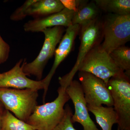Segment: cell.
<instances>
[{"instance_id": "4", "label": "cell", "mask_w": 130, "mask_h": 130, "mask_svg": "<svg viewBox=\"0 0 130 130\" xmlns=\"http://www.w3.org/2000/svg\"><path fill=\"white\" fill-rule=\"evenodd\" d=\"M108 87L112 98L114 109L120 130H130V76L124 74L111 78Z\"/></svg>"}, {"instance_id": "3", "label": "cell", "mask_w": 130, "mask_h": 130, "mask_svg": "<svg viewBox=\"0 0 130 130\" xmlns=\"http://www.w3.org/2000/svg\"><path fill=\"white\" fill-rule=\"evenodd\" d=\"M38 96V91L31 89L0 88V102L3 107L26 123L37 106Z\"/></svg>"}, {"instance_id": "10", "label": "cell", "mask_w": 130, "mask_h": 130, "mask_svg": "<svg viewBox=\"0 0 130 130\" xmlns=\"http://www.w3.org/2000/svg\"><path fill=\"white\" fill-rule=\"evenodd\" d=\"M23 60L21 59L11 70L0 73V88L30 89L38 91L44 89V85L42 79L35 81L27 77L23 71Z\"/></svg>"}, {"instance_id": "14", "label": "cell", "mask_w": 130, "mask_h": 130, "mask_svg": "<svg viewBox=\"0 0 130 130\" xmlns=\"http://www.w3.org/2000/svg\"><path fill=\"white\" fill-rule=\"evenodd\" d=\"M100 12L94 2L83 0L77 11L74 12L72 24L81 26L88 23L100 18Z\"/></svg>"}, {"instance_id": "18", "label": "cell", "mask_w": 130, "mask_h": 130, "mask_svg": "<svg viewBox=\"0 0 130 130\" xmlns=\"http://www.w3.org/2000/svg\"><path fill=\"white\" fill-rule=\"evenodd\" d=\"M1 130H36L31 126L13 116L9 111L4 109Z\"/></svg>"}, {"instance_id": "1", "label": "cell", "mask_w": 130, "mask_h": 130, "mask_svg": "<svg viewBox=\"0 0 130 130\" xmlns=\"http://www.w3.org/2000/svg\"><path fill=\"white\" fill-rule=\"evenodd\" d=\"M73 80L66 76L59 78L58 96L52 102L37 106L26 123L36 130H53L63 119L65 104L70 100L66 91Z\"/></svg>"}, {"instance_id": "22", "label": "cell", "mask_w": 130, "mask_h": 130, "mask_svg": "<svg viewBox=\"0 0 130 130\" xmlns=\"http://www.w3.org/2000/svg\"><path fill=\"white\" fill-rule=\"evenodd\" d=\"M60 1L65 8L75 12L77 11L83 0H60Z\"/></svg>"}, {"instance_id": "24", "label": "cell", "mask_w": 130, "mask_h": 130, "mask_svg": "<svg viewBox=\"0 0 130 130\" xmlns=\"http://www.w3.org/2000/svg\"><path fill=\"white\" fill-rule=\"evenodd\" d=\"M0 107H3V105H2V103H1V102H0Z\"/></svg>"}, {"instance_id": "11", "label": "cell", "mask_w": 130, "mask_h": 130, "mask_svg": "<svg viewBox=\"0 0 130 130\" xmlns=\"http://www.w3.org/2000/svg\"><path fill=\"white\" fill-rule=\"evenodd\" d=\"M80 25H72L67 28L66 32L59 43V46L55 52V59L53 66L46 77L42 79L44 85L43 101L48 89L51 79L55 73L56 69L61 63L67 58L72 50L74 41L79 33Z\"/></svg>"}, {"instance_id": "2", "label": "cell", "mask_w": 130, "mask_h": 130, "mask_svg": "<svg viewBox=\"0 0 130 130\" xmlns=\"http://www.w3.org/2000/svg\"><path fill=\"white\" fill-rule=\"evenodd\" d=\"M102 21V50L109 54L125 45L130 41V14L118 15L108 13Z\"/></svg>"}, {"instance_id": "9", "label": "cell", "mask_w": 130, "mask_h": 130, "mask_svg": "<svg viewBox=\"0 0 130 130\" xmlns=\"http://www.w3.org/2000/svg\"><path fill=\"white\" fill-rule=\"evenodd\" d=\"M66 91L73 103L75 112L72 117V122L81 124L84 130H100L90 116L83 91L79 81L73 80Z\"/></svg>"}, {"instance_id": "6", "label": "cell", "mask_w": 130, "mask_h": 130, "mask_svg": "<svg viewBox=\"0 0 130 130\" xmlns=\"http://www.w3.org/2000/svg\"><path fill=\"white\" fill-rule=\"evenodd\" d=\"M100 45L89 51L79 65L78 71L91 73L108 85L111 78L121 76L125 72L115 64L109 54L101 49Z\"/></svg>"}, {"instance_id": "25", "label": "cell", "mask_w": 130, "mask_h": 130, "mask_svg": "<svg viewBox=\"0 0 130 130\" xmlns=\"http://www.w3.org/2000/svg\"><path fill=\"white\" fill-rule=\"evenodd\" d=\"M117 130H120V128H119L118 127V129H117Z\"/></svg>"}, {"instance_id": "19", "label": "cell", "mask_w": 130, "mask_h": 130, "mask_svg": "<svg viewBox=\"0 0 130 130\" xmlns=\"http://www.w3.org/2000/svg\"><path fill=\"white\" fill-rule=\"evenodd\" d=\"M64 113L63 119L58 125L53 130H76L73 126L72 122L73 111L68 105L64 108Z\"/></svg>"}, {"instance_id": "20", "label": "cell", "mask_w": 130, "mask_h": 130, "mask_svg": "<svg viewBox=\"0 0 130 130\" xmlns=\"http://www.w3.org/2000/svg\"><path fill=\"white\" fill-rule=\"evenodd\" d=\"M37 0H28L26 1L23 5L18 8L12 13L10 19L13 21H18L22 20L28 16V9L31 6L35 3Z\"/></svg>"}, {"instance_id": "7", "label": "cell", "mask_w": 130, "mask_h": 130, "mask_svg": "<svg viewBox=\"0 0 130 130\" xmlns=\"http://www.w3.org/2000/svg\"><path fill=\"white\" fill-rule=\"evenodd\" d=\"M79 83L87 106L113 107V102L107 85L102 79L89 73L79 72Z\"/></svg>"}, {"instance_id": "23", "label": "cell", "mask_w": 130, "mask_h": 130, "mask_svg": "<svg viewBox=\"0 0 130 130\" xmlns=\"http://www.w3.org/2000/svg\"><path fill=\"white\" fill-rule=\"evenodd\" d=\"M4 107H0V130L1 128L2 120L3 111H4Z\"/></svg>"}, {"instance_id": "8", "label": "cell", "mask_w": 130, "mask_h": 130, "mask_svg": "<svg viewBox=\"0 0 130 130\" xmlns=\"http://www.w3.org/2000/svg\"><path fill=\"white\" fill-rule=\"evenodd\" d=\"M80 45L76 61L70 72L75 75L79 65L89 51L100 45L103 41L102 21L100 18L80 26Z\"/></svg>"}, {"instance_id": "21", "label": "cell", "mask_w": 130, "mask_h": 130, "mask_svg": "<svg viewBox=\"0 0 130 130\" xmlns=\"http://www.w3.org/2000/svg\"><path fill=\"white\" fill-rule=\"evenodd\" d=\"M10 51V46L0 35V64H3L7 61L9 57Z\"/></svg>"}, {"instance_id": "16", "label": "cell", "mask_w": 130, "mask_h": 130, "mask_svg": "<svg viewBox=\"0 0 130 130\" xmlns=\"http://www.w3.org/2000/svg\"><path fill=\"white\" fill-rule=\"evenodd\" d=\"M94 2L100 10L108 13L130 14V0H95Z\"/></svg>"}, {"instance_id": "17", "label": "cell", "mask_w": 130, "mask_h": 130, "mask_svg": "<svg viewBox=\"0 0 130 130\" xmlns=\"http://www.w3.org/2000/svg\"><path fill=\"white\" fill-rule=\"evenodd\" d=\"M109 55L118 66L130 76V48L125 45L121 46L111 52Z\"/></svg>"}, {"instance_id": "15", "label": "cell", "mask_w": 130, "mask_h": 130, "mask_svg": "<svg viewBox=\"0 0 130 130\" xmlns=\"http://www.w3.org/2000/svg\"><path fill=\"white\" fill-rule=\"evenodd\" d=\"M87 107L89 111L95 116L96 122L102 130H112L113 125L118 124V116L113 107Z\"/></svg>"}, {"instance_id": "12", "label": "cell", "mask_w": 130, "mask_h": 130, "mask_svg": "<svg viewBox=\"0 0 130 130\" xmlns=\"http://www.w3.org/2000/svg\"><path fill=\"white\" fill-rule=\"evenodd\" d=\"M74 13L73 11L64 8L56 13L28 21L24 25V29L26 32H38L55 26L67 28L72 25Z\"/></svg>"}, {"instance_id": "5", "label": "cell", "mask_w": 130, "mask_h": 130, "mask_svg": "<svg viewBox=\"0 0 130 130\" xmlns=\"http://www.w3.org/2000/svg\"><path fill=\"white\" fill-rule=\"evenodd\" d=\"M65 31L64 27L60 26L47 28L42 31L44 35V40L39 54L32 62L27 63L25 59L22 64L23 71L26 76L33 75L38 81L42 80L44 67L54 55L56 46Z\"/></svg>"}, {"instance_id": "13", "label": "cell", "mask_w": 130, "mask_h": 130, "mask_svg": "<svg viewBox=\"0 0 130 130\" xmlns=\"http://www.w3.org/2000/svg\"><path fill=\"white\" fill-rule=\"evenodd\" d=\"M64 8L60 0H37L29 8L27 15L39 18L58 12Z\"/></svg>"}]
</instances>
